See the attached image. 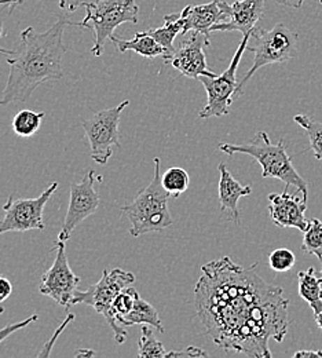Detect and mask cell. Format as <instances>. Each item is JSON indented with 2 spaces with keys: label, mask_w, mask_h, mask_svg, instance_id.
I'll list each match as a JSON object with an SVG mask.
<instances>
[{
  "label": "cell",
  "mask_w": 322,
  "mask_h": 358,
  "mask_svg": "<svg viewBox=\"0 0 322 358\" xmlns=\"http://www.w3.org/2000/svg\"><path fill=\"white\" fill-rule=\"evenodd\" d=\"M21 3L22 0H0V6H18Z\"/></svg>",
  "instance_id": "d590c367"
},
{
  "label": "cell",
  "mask_w": 322,
  "mask_h": 358,
  "mask_svg": "<svg viewBox=\"0 0 322 358\" xmlns=\"http://www.w3.org/2000/svg\"><path fill=\"white\" fill-rule=\"evenodd\" d=\"M85 7L86 17L82 22H75V27L94 31L95 42L92 52L95 57L102 55L116 28L126 22H138L139 7L136 0H89Z\"/></svg>",
  "instance_id": "8992f818"
},
{
  "label": "cell",
  "mask_w": 322,
  "mask_h": 358,
  "mask_svg": "<svg viewBox=\"0 0 322 358\" xmlns=\"http://www.w3.org/2000/svg\"><path fill=\"white\" fill-rule=\"evenodd\" d=\"M299 278V295L303 298L314 315L322 310V277L317 275L316 268H309L306 271L298 273Z\"/></svg>",
  "instance_id": "d6986e66"
},
{
  "label": "cell",
  "mask_w": 322,
  "mask_h": 358,
  "mask_svg": "<svg viewBox=\"0 0 322 358\" xmlns=\"http://www.w3.org/2000/svg\"><path fill=\"white\" fill-rule=\"evenodd\" d=\"M138 357L140 358H166L167 352L164 345L154 336L153 327L143 324L140 329V338L138 342Z\"/></svg>",
  "instance_id": "603a6c76"
},
{
  "label": "cell",
  "mask_w": 322,
  "mask_h": 358,
  "mask_svg": "<svg viewBox=\"0 0 322 358\" xmlns=\"http://www.w3.org/2000/svg\"><path fill=\"white\" fill-rule=\"evenodd\" d=\"M269 200V213L273 222L278 227H296L300 231H306L310 226V221L306 220L307 201L298 194L288 193H270Z\"/></svg>",
  "instance_id": "9a60e30c"
},
{
  "label": "cell",
  "mask_w": 322,
  "mask_h": 358,
  "mask_svg": "<svg viewBox=\"0 0 322 358\" xmlns=\"http://www.w3.org/2000/svg\"><path fill=\"white\" fill-rule=\"evenodd\" d=\"M182 29H184V20L181 17V13H178V14L164 15V25L161 28L147 31L156 39V42L159 45H161L166 48V51H167L166 62H168L173 58V55L175 52L174 41L180 34H182Z\"/></svg>",
  "instance_id": "44dd1931"
},
{
  "label": "cell",
  "mask_w": 322,
  "mask_h": 358,
  "mask_svg": "<svg viewBox=\"0 0 322 358\" xmlns=\"http://www.w3.org/2000/svg\"><path fill=\"white\" fill-rule=\"evenodd\" d=\"M96 179H101V177H96L95 171L89 170L80 182H73L71 185L69 207L62 229L58 234V240L68 241L72 231L96 213L101 200L99 193L94 189Z\"/></svg>",
  "instance_id": "7c38bea8"
},
{
  "label": "cell",
  "mask_w": 322,
  "mask_h": 358,
  "mask_svg": "<svg viewBox=\"0 0 322 358\" xmlns=\"http://www.w3.org/2000/svg\"><path fill=\"white\" fill-rule=\"evenodd\" d=\"M38 320H39V315H38V314H32L31 317H28V318H25V320H22V321H20V322L6 325L4 328H1V329H0V343H1V342H4V341H6L10 335H13L14 332H17V331H20V329L27 328L28 325H31L32 322H36Z\"/></svg>",
  "instance_id": "f1b7e54d"
},
{
  "label": "cell",
  "mask_w": 322,
  "mask_h": 358,
  "mask_svg": "<svg viewBox=\"0 0 322 358\" xmlns=\"http://www.w3.org/2000/svg\"><path fill=\"white\" fill-rule=\"evenodd\" d=\"M251 41V34L244 35L241 43L238 45L229 68L217 76H200L198 80L204 86L207 92V105L200 110V119L210 117H221L226 116L230 112L231 103L235 99V91L238 87V82L235 79L238 65L241 58L248 48Z\"/></svg>",
  "instance_id": "ba28073f"
},
{
  "label": "cell",
  "mask_w": 322,
  "mask_h": 358,
  "mask_svg": "<svg viewBox=\"0 0 322 358\" xmlns=\"http://www.w3.org/2000/svg\"><path fill=\"white\" fill-rule=\"evenodd\" d=\"M277 3L282 6H289L293 8H300L306 0H276Z\"/></svg>",
  "instance_id": "e575fe53"
},
{
  "label": "cell",
  "mask_w": 322,
  "mask_h": 358,
  "mask_svg": "<svg viewBox=\"0 0 322 358\" xmlns=\"http://www.w3.org/2000/svg\"><path fill=\"white\" fill-rule=\"evenodd\" d=\"M256 265L242 268L229 257L201 268L194 288L197 315L207 335L226 352L270 358L269 341L288 334L289 299L266 282Z\"/></svg>",
  "instance_id": "6da1fadb"
},
{
  "label": "cell",
  "mask_w": 322,
  "mask_h": 358,
  "mask_svg": "<svg viewBox=\"0 0 322 358\" xmlns=\"http://www.w3.org/2000/svg\"><path fill=\"white\" fill-rule=\"evenodd\" d=\"M57 189L58 182H54L36 199H17L10 194L3 206L4 217L0 221V236L8 231L43 230L45 207Z\"/></svg>",
  "instance_id": "30bf717a"
},
{
  "label": "cell",
  "mask_w": 322,
  "mask_h": 358,
  "mask_svg": "<svg viewBox=\"0 0 322 358\" xmlns=\"http://www.w3.org/2000/svg\"><path fill=\"white\" fill-rule=\"evenodd\" d=\"M293 120L307 133L316 159L322 162V123L310 119L306 115H296Z\"/></svg>",
  "instance_id": "d4e9b609"
},
{
  "label": "cell",
  "mask_w": 322,
  "mask_h": 358,
  "mask_svg": "<svg viewBox=\"0 0 322 358\" xmlns=\"http://www.w3.org/2000/svg\"><path fill=\"white\" fill-rule=\"evenodd\" d=\"M65 243L66 241L62 240L57 241L55 259L51 268L43 274L39 291L42 295L51 298L59 306L69 309L73 306V299L80 282V277L76 275L69 266Z\"/></svg>",
  "instance_id": "8fae6325"
},
{
  "label": "cell",
  "mask_w": 322,
  "mask_h": 358,
  "mask_svg": "<svg viewBox=\"0 0 322 358\" xmlns=\"http://www.w3.org/2000/svg\"><path fill=\"white\" fill-rule=\"evenodd\" d=\"M305 357H321L322 350L320 352H314V350H300L298 353H295V358H305Z\"/></svg>",
  "instance_id": "836d02e7"
},
{
  "label": "cell",
  "mask_w": 322,
  "mask_h": 358,
  "mask_svg": "<svg viewBox=\"0 0 322 358\" xmlns=\"http://www.w3.org/2000/svg\"><path fill=\"white\" fill-rule=\"evenodd\" d=\"M296 257L288 248H277L269 257V265L277 273L288 271L295 266Z\"/></svg>",
  "instance_id": "83f0119b"
},
{
  "label": "cell",
  "mask_w": 322,
  "mask_h": 358,
  "mask_svg": "<svg viewBox=\"0 0 322 358\" xmlns=\"http://www.w3.org/2000/svg\"><path fill=\"white\" fill-rule=\"evenodd\" d=\"M316 321H317V325H319V328L322 331V310L320 313L316 315Z\"/></svg>",
  "instance_id": "74e56055"
},
{
  "label": "cell",
  "mask_w": 322,
  "mask_h": 358,
  "mask_svg": "<svg viewBox=\"0 0 322 358\" xmlns=\"http://www.w3.org/2000/svg\"><path fill=\"white\" fill-rule=\"evenodd\" d=\"M136 294H137V289L136 288H131V287H127L124 288L115 299L113 302V312L117 318V321L120 322V320L130 313L134 308V302H136Z\"/></svg>",
  "instance_id": "4316f807"
},
{
  "label": "cell",
  "mask_w": 322,
  "mask_h": 358,
  "mask_svg": "<svg viewBox=\"0 0 322 358\" xmlns=\"http://www.w3.org/2000/svg\"><path fill=\"white\" fill-rule=\"evenodd\" d=\"M207 45H210V36L198 32H190V36L178 45V48H175V52L168 62L180 71L181 75L190 79H198L200 76H217L207 64L204 52Z\"/></svg>",
  "instance_id": "4fadbf2b"
},
{
  "label": "cell",
  "mask_w": 322,
  "mask_h": 358,
  "mask_svg": "<svg viewBox=\"0 0 322 358\" xmlns=\"http://www.w3.org/2000/svg\"><path fill=\"white\" fill-rule=\"evenodd\" d=\"M184 29L181 35L198 32L211 38L214 25L228 21L230 17V4L221 0H212L205 4H189L181 11Z\"/></svg>",
  "instance_id": "5bb4252c"
},
{
  "label": "cell",
  "mask_w": 322,
  "mask_h": 358,
  "mask_svg": "<svg viewBox=\"0 0 322 358\" xmlns=\"http://www.w3.org/2000/svg\"><path fill=\"white\" fill-rule=\"evenodd\" d=\"M113 42V45H116V48L120 52H126V51H136L139 55L153 59L156 57H161L164 59V62L167 61V51L161 45H159L156 42V39L146 31V32H137L134 39L131 41H126V39H120L117 36H112L110 39Z\"/></svg>",
  "instance_id": "ac0fdd59"
},
{
  "label": "cell",
  "mask_w": 322,
  "mask_h": 358,
  "mask_svg": "<svg viewBox=\"0 0 322 358\" xmlns=\"http://www.w3.org/2000/svg\"><path fill=\"white\" fill-rule=\"evenodd\" d=\"M75 318V314L69 313L68 314V317L61 322V325L58 327V329L54 332V335H52V338L46 342L45 345H43V349H42V352L38 355V357H48L50 356V353H51V349H52V346H54V343H55V341L58 339V336L62 334V331L68 327V324L72 321Z\"/></svg>",
  "instance_id": "f546056e"
},
{
  "label": "cell",
  "mask_w": 322,
  "mask_h": 358,
  "mask_svg": "<svg viewBox=\"0 0 322 358\" xmlns=\"http://www.w3.org/2000/svg\"><path fill=\"white\" fill-rule=\"evenodd\" d=\"M319 259H320V262H321V266H322V257H320V258H319ZM321 277H322V271H321Z\"/></svg>",
  "instance_id": "ab89813d"
},
{
  "label": "cell",
  "mask_w": 322,
  "mask_h": 358,
  "mask_svg": "<svg viewBox=\"0 0 322 358\" xmlns=\"http://www.w3.org/2000/svg\"><path fill=\"white\" fill-rule=\"evenodd\" d=\"M129 103L130 101H123L117 106L101 110L83 122V129L92 148V159L96 164L105 166L113 155L112 148H120V117Z\"/></svg>",
  "instance_id": "9c48e42d"
},
{
  "label": "cell",
  "mask_w": 322,
  "mask_h": 358,
  "mask_svg": "<svg viewBox=\"0 0 322 358\" xmlns=\"http://www.w3.org/2000/svg\"><path fill=\"white\" fill-rule=\"evenodd\" d=\"M251 39H254V45H248L247 50L254 52V64L238 83L235 98L242 94L245 85L261 68L272 64H285L298 55V34L285 24H276L269 31L255 27L251 32Z\"/></svg>",
  "instance_id": "5b68a950"
},
{
  "label": "cell",
  "mask_w": 322,
  "mask_h": 358,
  "mask_svg": "<svg viewBox=\"0 0 322 358\" xmlns=\"http://www.w3.org/2000/svg\"><path fill=\"white\" fill-rule=\"evenodd\" d=\"M89 0H59V7L62 10H66L69 13L78 10L79 7H85V4L87 3Z\"/></svg>",
  "instance_id": "d6a6232c"
},
{
  "label": "cell",
  "mask_w": 322,
  "mask_h": 358,
  "mask_svg": "<svg viewBox=\"0 0 322 358\" xmlns=\"http://www.w3.org/2000/svg\"><path fill=\"white\" fill-rule=\"evenodd\" d=\"M208 353L198 349V348H194V346H189L187 350L184 352H170L167 353V357L166 358H178V357H207Z\"/></svg>",
  "instance_id": "4dcf8cb0"
},
{
  "label": "cell",
  "mask_w": 322,
  "mask_h": 358,
  "mask_svg": "<svg viewBox=\"0 0 322 358\" xmlns=\"http://www.w3.org/2000/svg\"><path fill=\"white\" fill-rule=\"evenodd\" d=\"M120 324L123 327H133V325H138V324H140V325L146 324V325L153 327L154 329H157L161 334L166 332L157 310L147 301H145L139 296L138 291L136 294V302H134L133 310L120 320Z\"/></svg>",
  "instance_id": "ffe728a7"
},
{
  "label": "cell",
  "mask_w": 322,
  "mask_h": 358,
  "mask_svg": "<svg viewBox=\"0 0 322 358\" xmlns=\"http://www.w3.org/2000/svg\"><path fill=\"white\" fill-rule=\"evenodd\" d=\"M320 3H321V4H322V0H320Z\"/></svg>",
  "instance_id": "60d3db41"
},
{
  "label": "cell",
  "mask_w": 322,
  "mask_h": 358,
  "mask_svg": "<svg viewBox=\"0 0 322 358\" xmlns=\"http://www.w3.org/2000/svg\"><path fill=\"white\" fill-rule=\"evenodd\" d=\"M219 206L221 211L228 215V218L233 221L234 224H241V217L238 211V200L244 196H249L252 193L251 186H244L241 185L237 179L233 178L230 171L228 167L222 163L219 164Z\"/></svg>",
  "instance_id": "e0dca14e"
},
{
  "label": "cell",
  "mask_w": 322,
  "mask_h": 358,
  "mask_svg": "<svg viewBox=\"0 0 322 358\" xmlns=\"http://www.w3.org/2000/svg\"><path fill=\"white\" fill-rule=\"evenodd\" d=\"M302 251L309 255H316L317 258L322 257V222L314 218L310 221L309 229L305 231Z\"/></svg>",
  "instance_id": "484cf974"
},
{
  "label": "cell",
  "mask_w": 322,
  "mask_h": 358,
  "mask_svg": "<svg viewBox=\"0 0 322 358\" xmlns=\"http://www.w3.org/2000/svg\"><path fill=\"white\" fill-rule=\"evenodd\" d=\"M218 149L230 156L244 153L254 157L262 166L263 178L279 179L286 186H295L302 193V197L306 201L309 200V183L293 167L292 157L286 153L284 139H279L278 143H272L268 133L259 131L249 143H221Z\"/></svg>",
  "instance_id": "3957f363"
},
{
  "label": "cell",
  "mask_w": 322,
  "mask_h": 358,
  "mask_svg": "<svg viewBox=\"0 0 322 358\" xmlns=\"http://www.w3.org/2000/svg\"><path fill=\"white\" fill-rule=\"evenodd\" d=\"M161 185L171 194V197H180L189 189L190 177L184 169L171 167L161 176Z\"/></svg>",
  "instance_id": "cb8c5ba5"
},
{
  "label": "cell",
  "mask_w": 322,
  "mask_h": 358,
  "mask_svg": "<svg viewBox=\"0 0 322 358\" xmlns=\"http://www.w3.org/2000/svg\"><path fill=\"white\" fill-rule=\"evenodd\" d=\"M154 176L152 182L140 189L134 200L120 208L130 221V234L139 237L146 233H160L174 224L168 201L171 194L161 185L160 159H154Z\"/></svg>",
  "instance_id": "277c9868"
},
{
  "label": "cell",
  "mask_w": 322,
  "mask_h": 358,
  "mask_svg": "<svg viewBox=\"0 0 322 358\" xmlns=\"http://www.w3.org/2000/svg\"><path fill=\"white\" fill-rule=\"evenodd\" d=\"M13 292V285L10 280L4 275H0V303L4 302Z\"/></svg>",
  "instance_id": "1f68e13d"
},
{
  "label": "cell",
  "mask_w": 322,
  "mask_h": 358,
  "mask_svg": "<svg viewBox=\"0 0 322 358\" xmlns=\"http://www.w3.org/2000/svg\"><path fill=\"white\" fill-rule=\"evenodd\" d=\"M134 281L136 275L131 271L119 268L103 270L102 277L96 284L86 291H76L73 305H89L95 309L96 313L102 314L113 331L115 341L122 345L126 342L127 332L115 315L113 302L116 296Z\"/></svg>",
  "instance_id": "52a82bcc"
},
{
  "label": "cell",
  "mask_w": 322,
  "mask_h": 358,
  "mask_svg": "<svg viewBox=\"0 0 322 358\" xmlns=\"http://www.w3.org/2000/svg\"><path fill=\"white\" fill-rule=\"evenodd\" d=\"M1 31H3V25H1V21H0V36H1ZM0 54H4V55H13V54H14V50H7V48L0 47Z\"/></svg>",
  "instance_id": "8d00e7d4"
},
{
  "label": "cell",
  "mask_w": 322,
  "mask_h": 358,
  "mask_svg": "<svg viewBox=\"0 0 322 358\" xmlns=\"http://www.w3.org/2000/svg\"><path fill=\"white\" fill-rule=\"evenodd\" d=\"M45 112H35L29 109L20 110L13 119V130L21 138H31L41 129L45 119Z\"/></svg>",
  "instance_id": "7402d4cb"
},
{
  "label": "cell",
  "mask_w": 322,
  "mask_h": 358,
  "mask_svg": "<svg viewBox=\"0 0 322 358\" xmlns=\"http://www.w3.org/2000/svg\"><path fill=\"white\" fill-rule=\"evenodd\" d=\"M266 0H237L230 4V17L228 21L212 27L211 32H240L251 34L265 13Z\"/></svg>",
  "instance_id": "2e32d148"
},
{
  "label": "cell",
  "mask_w": 322,
  "mask_h": 358,
  "mask_svg": "<svg viewBox=\"0 0 322 358\" xmlns=\"http://www.w3.org/2000/svg\"><path fill=\"white\" fill-rule=\"evenodd\" d=\"M68 25L75 27V22L59 17L43 34L36 32L32 27L21 32L18 48L7 58L10 75L0 98V106L13 102L24 103L42 83L64 79L61 61L66 50L62 35Z\"/></svg>",
  "instance_id": "7a4b0ae2"
},
{
  "label": "cell",
  "mask_w": 322,
  "mask_h": 358,
  "mask_svg": "<svg viewBox=\"0 0 322 358\" xmlns=\"http://www.w3.org/2000/svg\"><path fill=\"white\" fill-rule=\"evenodd\" d=\"M1 313H4V309H3V308H1V306H0V314Z\"/></svg>",
  "instance_id": "f35d334b"
}]
</instances>
